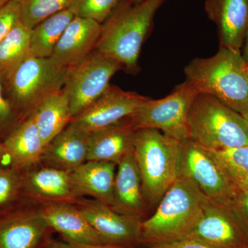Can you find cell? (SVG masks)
I'll return each instance as SVG.
<instances>
[{
	"label": "cell",
	"mask_w": 248,
	"mask_h": 248,
	"mask_svg": "<svg viewBox=\"0 0 248 248\" xmlns=\"http://www.w3.org/2000/svg\"><path fill=\"white\" fill-rule=\"evenodd\" d=\"M207 200L192 179L179 175L154 214L142 222L140 244L148 248L186 239L202 218Z\"/></svg>",
	"instance_id": "cell-1"
},
{
	"label": "cell",
	"mask_w": 248,
	"mask_h": 248,
	"mask_svg": "<svg viewBox=\"0 0 248 248\" xmlns=\"http://www.w3.org/2000/svg\"><path fill=\"white\" fill-rule=\"evenodd\" d=\"M166 0H144L135 4L123 0L102 25L98 52L115 60L123 69L136 73L141 47L155 14Z\"/></svg>",
	"instance_id": "cell-2"
},
{
	"label": "cell",
	"mask_w": 248,
	"mask_h": 248,
	"mask_svg": "<svg viewBox=\"0 0 248 248\" xmlns=\"http://www.w3.org/2000/svg\"><path fill=\"white\" fill-rule=\"evenodd\" d=\"M241 50L220 47L208 58H196L186 66V81L198 93L216 98L233 110H248V76Z\"/></svg>",
	"instance_id": "cell-3"
},
{
	"label": "cell",
	"mask_w": 248,
	"mask_h": 248,
	"mask_svg": "<svg viewBox=\"0 0 248 248\" xmlns=\"http://www.w3.org/2000/svg\"><path fill=\"white\" fill-rule=\"evenodd\" d=\"M182 141L156 129L136 130L134 156L148 210L155 209L179 175Z\"/></svg>",
	"instance_id": "cell-4"
},
{
	"label": "cell",
	"mask_w": 248,
	"mask_h": 248,
	"mask_svg": "<svg viewBox=\"0 0 248 248\" xmlns=\"http://www.w3.org/2000/svg\"><path fill=\"white\" fill-rule=\"evenodd\" d=\"M187 128L190 140L209 149L223 151L248 146V127L243 115L209 94L196 96Z\"/></svg>",
	"instance_id": "cell-5"
},
{
	"label": "cell",
	"mask_w": 248,
	"mask_h": 248,
	"mask_svg": "<svg viewBox=\"0 0 248 248\" xmlns=\"http://www.w3.org/2000/svg\"><path fill=\"white\" fill-rule=\"evenodd\" d=\"M69 69L60 66L51 58L30 55L26 59L2 81L6 99L17 118L21 122L26 120L47 97L61 91Z\"/></svg>",
	"instance_id": "cell-6"
},
{
	"label": "cell",
	"mask_w": 248,
	"mask_h": 248,
	"mask_svg": "<svg viewBox=\"0 0 248 248\" xmlns=\"http://www.w3.org/2000/svg\"><path fill=\"white\" fill-rule=\"evenodd\" d=\"M197 94V90L185 81L167 97L156 100L148 98L124 121L135 131L156 129L179 141H186L189 140V112Z\"/></svg>",
	"instance_id": "cell-7"
},
{
	"label": "cell",
	"mask_w": 248,
	"mask_h": 248,
	"mask_svg": "<svg viewBox=\"0 0 248 248\" xmlns=\"http://www.w3.org/2000/svg\"><path fill=\"white\" fill-rule=\"evenodd\" d=\"M123 69L119 62L94 49L84 61L70 68L64 89L69 97L72 118L86 110L110 86L112 76Z\"/></svg>",
	"instance_id": "cell-8"
},
{
	"label": "cell",
	"mask_w": 248,
	"mask_h": 248,
	"mask_svg": "<svg viewBox=\"0 0 248 248\" xmlns=\"http://www.w3.org/2000/svg\"><path fill=\"white\" fill-rule=\"evenodd\" d=\"M179 175L190 177L213 202L233 205L234 192L223 169L208 148L190 139L182 142Z\"/></svg>",
	"instance_id": "cell-9"
},
{
	"label": "cell",
	"mask_w": 248,
	"mask_h": 248,
	"mask_svg": "<svg viewBox=\"0 0 248 248\" xmlns=\"http://www.w3.org/2000/svg\"><path fill=\"white\" fill-rule=\"evenodd\" d=\"M186 239L214 248H248V231L233 205L208 198L203 215Z\"/></svg>",
	"instance_id": "cell-10"
},
{
	"label": "cell",
	"mask_w": 248,
	"mask_h": 248,
	"mask_svg": "<svg viewBox=\"0 0 248 248\" xmlns=\"http://www.w3.org/2000/svg\"><path fill=\"white\" fill-rule=\"evenodd\" d=\"M77 203L104 245L130 248L141 245L143 218L118 213L95 200H80Z\"/></svg>",
	"instance_id": "cell-11"
},
{
	"label": "cell",
	"mask_w": 248,
	"mask_h": 248,
	"mask_svg": "<svg viewBox=\"0 0 248 248\" xmlns=\"http://www.w3.org/2000/svg\"><path fill=\"white\" fill-rule=\"evenodd\" d=\"M148 97L110 85L86 110L73 117V124L86 133L107 128L132 115Z\"/></svg>",
	"instance_id": "cell-12"
},
{
	"label": "cell",
	"mask_w": 248,
	"mask_h": 248,
	"mask_svg": "<svg viewBox=\"0 0 248 248\" xmlns=\"http://www.w3.org/2000/svg\"><path fill=\"white\" fill-rule=\"evenodd\" d=\"M102 31V24L96 21L75 16L59 41L51 58L68 69L78 66L95 49Z\"/></svg>",
	"instance_id": "cell-13"
},
{
	"label": "cell",
	"mask_w": 248,
	"mask_h": 248,
	"mask_svg": "<svg viewBox=\"0 0 248 248\" xmlns=\"http://www.w3.org/2000/svg\"><path fill=\"white\" fill-rule=\"evenodd\" d=\"M205 10L217 26L220 47L241 50L248 25V0H205Z\"/></svg>",
	"instance_id": "cell-14"
},
{
	"label": "cell",
	"mask_w": 248,
	"mask_h": 248,
	"mask_svg": "<svg viewBox=\"0 0 248 248\" xmlns=\"http://www.w3.org/2000/svg\"><path fill=\"white\" fill-rule=\"evenodd\" d=\"M50 229L63 239L79 244L104 245L79 209L66 202H46L40 209Z\"/></svg>",
	"instance_id": "cell-15"
},
{
	"label": "cell",
	"mask_w": 248,
	"mask_h": 248,
	"mask_svg": "<svg viewBox=\"0 0 248 248\" xmlns=\"http://www.w3.org/2000/svg\"><path fill=\"white\" fill-rule=\"evenodd\" d=\"M40 210L0 218V248H40L50 230Z\"/></svg>",
	"instance_id": "cell-16"
},
{
	"label": "cell",
	"mask_w": 248,
	"mask_h": 248,
	"mask_svg": "<svg viewBox=\"0 0 248 248\" xmlns=\"http://www.w3.org/2000/svg\"><path fill=\"white\" fill-rule=\"evenodd\" d=\"M117 166L113 203L111 207L118 213L139 217L144 220L148 208L133 152L125 156Z\"/></svg>",
	"instance_id": "cell-17"
},
{
	"label": "cell",
	"mask_w": 248,
	"mask_h": 248,
	"mask_svg": "<svg viewBox=\"0 0 248 248\" xmlns=\"http://www.w3.org/2000/svg\"><path fill=\"white\" fill-rule=\"evenodd\" d=\"M90 133L70 123L46 147L45 166L71 172L87 161Z\"/></svg>",
	"instance_id": "cell-18"
},
{
	"label": "cell",
	"mask_w": 248,
	"mask_h": 248,
	"mask_svg": "<svg viewBox=\"0 0 248 248\" xmlns=\"http://www.w3.org/2000/svg\"><path fill=\"white\" fill-rule=\"evenodd\" d=\"M116 167L113 163L86 161L70 172L72 187L79 200L89 196L93 200L112 205L114 199Z\"/></svg>",
	"instance_id": "cell-19"
},
{
	"label": "cell",
	"mask_w": 248,
	"mask_h": 248,
	"mask_svg": "<svg viewBox=\"0 0 248 248\" xmlns=\"http://www.w3.org/2000/svg\"><path fill=\"white\" fill-rule=\"evenodd\" d=\"M135 130L125 121L90 133L87 161L119 164L134 151Z\"/></svg>",
	"instance_id": "cell-20"
},
{
	"label": "cell",
	"mask_w": 248,
	"mask_h": 248,
	"mask_svg": "<svg viewBox=\"0 0 248 248\" xmlns=\"http://www.w3.org/2000/svg\"><path fill=\"white\" fill-rule=\"evenodd\" d=\"M2 144L10 167L18 171L40 162L46 148L32 115L19 122Z\"/></svg>",
	"instance_id": "cell-21"
},
{
	"label": "cell",
	"mask_w": 248,
	"mask_h": 248,
	"mask_svg": "<svg viewBox=\"0 0 248 248\" xmlns=\"http://www.w3.org/2000/svg\"><path fill=\"white\" fill-rule=\"evenodd\" d=\"M22 188L37 200L46 202L78 203L80 200L72 187L70 172L54 168H40L22 177Z\"/></svg>",
	"instance_id": "cell-22"
},
{
	"label": "cell",
	"mask_w": 248,
	"mask_h": 248,
	"mask_svg": "<svg viewBox=\"0 0 248 248\" xmlns=\"http://www.w3.org/2000/svg\"><path fill=\"white\" fill-rule=\"evenodd\" d=\"M31 115L46 147L71 121L69 97L64 88L47 97Z\"/></svg>",
	"instance_id": "cell-23"
},
{
	"label": "cell",
	"mask_w": 248,
	"mask_h": 248,
	"mask_svg": "<svg viewBox=\"0 0 248 248\" xmlns=\"http://www.w3.org/2000/svg\"><path fill=\"white\" fill-rule=\"evenodd\" d=\"M74 14L69 9L47 18L31 29V54L39 58H50Z\"/></svg>",
	"instance_id": "cell-24"
},
{
	"label": "cell",
	"mask_w": 248,
	"mask_h": 248,
	"mask_svg": "<svg viewBox=\"0 0 248 248\" xmlns=\"http://www.w3.org/2000/svg\"><path fill=\"white\" fill-rule=\"evenodd\" d=\"M31 29L19 22L0 43V78L4 81L31 54Z\"/></svg>",
	"instance_id": "cell-25"
},
{
	"label": "cell",
	"mask_w": 248,
	"mask_h": 248,
	"mask_svg": "<svg viewBox=\"0 0 248 248\" xmlns=\"http://www.w3.org/2000/svg\"><path fill=\"white\" fill-rule=\"evenodd\" d=\"M74 0H21L19 22L32 29L47 18L68 9Z\"/></svg>",
	"instance_id": "cell-26"
},
{
	"label": "cell",
	"mask_w": 248,
	"mask_h": 248,
	"mask_svg": "<svg viewBox=\"0 0 248 248\" xmlns=\"http://www.w3.org/2000/svg\"><path fill=\"white\" fill-rule=\"evenodd\" d=\"M208 150L226 177H248V146L223 151Z\"/></svg>",
	"instance_id": "cell-27"
},
{
	"label": "cell",
	"mask_w": 248,
	"mask_h": 248,
	"mask_svg": "<svg viewBox=\"0 0 248 248\" xmlns=\"http://www.w3.org/2000/svg\"><path fill=\"white\" fill-rule=\"evenodd\" d=\"M123 0H74L69 9L76 17L102 24Z\"/></svg>",
	"instance_id": "cell-28"
},
{
	"label": "cell",
	"mask_w": 248,
	"mask_h": 248,
	"mask_svg": "<svg viewBox=\"0 0 248 248\" xmlns=\"http://www.w3.org/2000/svg\"><path fill=\"white\" fill-rule=\"evenodd\" d=\"M22 188V177L18 170L0 166V208L13 202Z\"/></svg>",
	"instance_id": "cell-29"
},
{
	"label": "cell",
	"mask_w": 248,
	"mask_h": 248,
	"mask_svg": "<svg viewBox=\"0 0 248 248\" xmlns=\"http://www.w3.org/2000/svg\"><path fill=\"white\" fill-rule=\"evenodd\" d=\"M228 179L234 194L233 207L248 231V177H230Z\"/></svg>",
	"instance_id": "cell-30"
},
{
	"label": "cell",
	"mask_w": 248,
	"mask_h": 248,
	"mask_svg": "<svg viewBox=\"0 0 248 248\" xmlns=\"http://www.w3.org/2000/svg\"><path fill=\"white\" fill-rule=\"evenodd\" d=\"M9 101L5 97L2 81L0 78V138H7L14 130L17 120Z\"/></svg>",
	"instance_id": "cell-31"
},
{
	"label": "cell",
	"mask_w": 248,
	"mask_h": 248,
	"mask_svg": "<svg viewBox=\"0 0 248 248\" xmlns=\"http://www.w3.org/2000/svg\"><path fill=\"white\" fill-rule=\"evenodd\" d=\"M19 22V4L11 0L0 9V43Z\"/></svg>",
	"instance_id": "cell-32"
},
{
	"label": "cell",
	"mask_w": 248,
	"mask_h": 248,
	"mask_svg": "<svg viewBox=\"0 0 248 248\" xmlns=\"http://www.w3.org/2000/svg\"><path fill=\"white\" fill-rule=\"evenodd\" d=\"M43 248H130L120 246L110 245H91L79 244L74 241L63 240V241H48Z\"/></svg>",
	"instance_id": "cell-33"
},
{
	"label": "cell",
	"mask_w": 248,
	"mask_h": 248,
	"mask_svg": "<svg viewBox=\"0 0 248 248\" xmlns=\"http://www.w3.org/2000/svg\"><path fill=\"white\" fill-rule=\"evenodd\" d=\"M146 248H214L194 240L184 239L175 242L156 245Z\"/></svg>",
	"instance_id": "cell-34"
},
{
	"label": "cell",
	"mask_w": 248,
	"mask_h": 248,
	"mask_svg": "<svg viewBox=\"0 0 248 248\" xmlns=\"http://www.w3.org/2000/svg\"><path fill=\"white\" fill-rule=\"evenodd\" d=\"M242 50H241V55H242L243 59L246 63H248V25L247 29L246 31V35L244 41V45L242 46Z\"/></svg>",
	"instance_id": "cell-35"
},
{
	"label": "cell",
	"mask_w": 248,
	"mask_h": 248,
	"mask_svg": "<svg viewBox=\"0 0 248 248\" xmlns=\"http://www.w3.org/2000/svg\"><path fill=\"white\" fill-rule=\"evenodd\" d=\"M4 165H9V159L2 143H0V166H6Z\"/></svg>",
	"instance_id": "cell-36"
},
{
	"label": "cell",
	"mask_w": 248,
	"mask_h": 248,
	"mask_svg": "<svg viewBox=\"0 0 248 248\" xmlns=\"http://www.w3.org/2000/svg\"><path fill=\"white\" fill-rule=\"evenodd\" d=\"M11 0H0V9H2L3 7L7 4L8 2Z\"/></svg>",
	"instance_id": "cell-37"
},
{
	"label": "cell",
	"mask_w": 248,
	"mask_h": 248,
	"mask_svg": "<svg viewBox=\"0 0 248 248\" xmlns=\"http://www.w3.org/2000/svg\"><path fill=\"white\" fill-rule=\"evenodd\" d=\"M241 115H242L243 117H244L245 120H246V124H247L248 127V110L244 112V113L241 114Z\"/></svg>",
	"instance_id": "cell-38"
},
{
	"label": "cell",
	"mask_w": 248,
	"mask_h": 248,
	"mask_svg": "<svg viewBox=\"0 0 248 248\" xmlns=\"http://www.w3.org/2000/svg\"><path fill=\"white\" fill-rule=\"evenodd\" d=\"M131 1L135 3V4H138V3L142 2L144 0H131Z\"/></svg>",
	"instance_id": "cell-39"
},
{
	"label": "cell",
	"mask_w": 248,
	"mask_h": 248,
	"mask_svg": "<svg viewBox=\"0 0 248 248\" xmlns=\"http://www.w3.org/2000/svg\"><path fill=\"white\" fill-rule=\"evenodd\" d=\"M246 73H247V74L248 76V63H246Z\"/></svg>",
	"instance_id": "cell-40"
},
{
	"label": "cell",
	"mask_w": 248,
	"mask_h": 248,
	"mask_svg": "<svg viewBox=\"0 0 248 248\" xmlns=\"http://www.w3.org/2000/svg\"><path fill=\"white\" fill-rule=\"evenodd\" d=\"M14 1H17V2L19 3V1H21V0H14Z\"/></svg>",
	"instance_id": "cell-41"
}]
</instances>
